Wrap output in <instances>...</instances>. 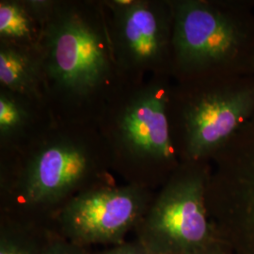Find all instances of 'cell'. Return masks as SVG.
<instances>
[{
	"mask_svg": "<svg viewBox=\"0 0 254 254\" xmlns=\"http://www.w3.org/2000/svg\"><path fill=\"white\" fill-rule=\"evenodd\" d=\"M41 254H87L82 246L70 240H53L42 247Z\"/></svg>",
	"mask_w": 254,
	"mask_h": 254,
	"instance_id": "cell-13",
	"label": "cell"
},
{
	"mask_svg": "<svg viewBox=\"0 0 254 254\" xmlns=\"http://www.w3.org/2000/svg\"><path fill=\"white\" fill-rule=\"evenodd\" d=\"M254 114V86L201 92L183 112L186 154L193 160L222 149Z\"/></svg>",
	"mask_w": 254,
	"mask_h": 254,
	"instance_id": "cell-7",
	"label": "cell"
},
{
	"mask_svg": "<svg viewBox=\"0 0 254 254\" xmlns=\"http://www.w3.org/2000/svg\"><path fill=\"white\" fill-rule=\"evenodd\" d=\"M168 93L151 84L136 91L121 109L113 129L119 152L136 162H163L173 158L168 119Z\"/></svg>",
	"mask_w": 254,
	"mask_h": 254,
	"instance_id": "cell-8",
	"label": "cell"
},
{
	"mask_svg": "<svg viewBox=\"0 0 254 254\" xmlns=\"http://www.w3.org/2000/svg\"><path fill=\"white\" fill-rule=\"evenodd\" d=\"M201 251H202V250H200V251H199V252H197V253H194V254H201Z\"/></svg>",
	"mask_w": 254,
	"mask_h": 254,
	"instance_id": "cell-15",
	"label": "cell"
},
{
	"mask_svg": "<svg viewBox=\"0 0 254 254\" xmlns=\"http://www.w3.org/2000/svg\"><path fill=\"white\" fill-rule=\"evenodd\" d=\"M171 6L172 47L183 71L202 72L237 56L244 34L226 13L202 1H178Z\"/></svg>",
	"mask_w": 254,
	"mask_h": 254,
	"instance_id": "cell-4",
	"label": "cell"
},
{
	"mask_svg": "<svg viewBox=\"0 0 254 254\" xmlns=\"http://www.w3.org/2000/svg\"><path fill=\"white\" fill-rule=\"evenodd\" d=\"M109 30L115 64L126 70L142 71L162 64L172 46L173 12L148 1L114 0L109 4Z\"/></svg>",
	"mask_w": 254,
	"mask_h": 254,
	"instance_id": "cell-5",
	"label": "cell"
},
{
	"mask_svg": "<svg viewBox=\"0 0 254 254\" xmlns=\"http://www.w3.org/2000/svg\"><path fill=\"white\" fill-rule=\"evenodd\" d=\"M94 170L90 149L68 137L51 139L38 147L20 175L19 190L25 203L52 205L79 189Z\"/></svg>",
	"mask_w": 254,
	"mask_h": 254,
	"instance_id": "cell-6",
	"label": "cell"
},
{
	"mask_svg": "<svg viewBox=\"0 0 254 254\" xmlns=\"http://www.w3.org/2000/svg\"><path fill=\"white\" fill-rule=\"evenodd\" d=\"M46 80L39 49L1 43L0 83L3 90L25 98H40Z\"/></svg>",
	"mask_w": 254,
	"mask_h": 254,
	"instance_id": "cell-9",
	"label": "cell"
},
{
	"mask_svg": "<svg viewBox=\"0 0 254 254\" xmlns=\"http://www.w3.org/2000/svg\"><path fill=\"white\" fill-rule=\"evenodd\" d=\"M43 29L25 1L0 2L1 43L39 49Z\"/></svg>",
	"mask_w": 254,
	"mask_h": 254,
	"instance_id": "cell-10",
	"label": "cell"
},
{
	"mask_svg": "<svg viewBox=\"0 0 254 254\" xmlns=\"http://www.w3.org/2000/svg\"><path fill=\"white\" fill-rule=\"evenodd\" d=\"M109 33L78 8L57 4L39 45L46 80L76 98L99 90L115 64Z\"/></svg>",
	"mask_w": 254,
	"mask_h": 254,
	"instance_id": "cell-1",
	"label": "cell"
},
{
	"mask_svg": "<svg viewBox=\"0 0 254 254\" xmlns=\"http://www.w3.org/2000/svg\"><path fill=\"white\" fill-rule=\"evenodd\" d=\"M200 175L171 182L138 225V242L152 254H192L203 250L209 226Z\"/></svg>",
	"mask_w": 254,
	"mask_h": 254,
	"instance_id": "cell-2",
	"label": "cell"
},
{
	"mask_svg": "<svg viewBox=\"0 0 254 254\" xmlns=\"http://www.w3.org/2000/svg\"><path fill=\"white\" fill-rule=\"evenodd\" d=\"M101 254H152L138 241L136 243H120Z\"/></svg>",
	"mask_w": 254,
	"mask_h": 254,
	"instance_id": "cell-14",
	"label": "cell"
},
{
	"mask_svg": "<svg viewBox=\"0 0 254 254\" xmlns=\"http://www.w3.org/2000/svg\"><path fill=\"white\" fill-rule=\"evenodd\" d=\"M27 98L6 90L0 91V138L7 142L25 131L30 121Z\"/></svg>",
	"mask_w": 254,
	"mask_h": 254,
	"instance_id": "cell-11",
	"label": "cell"
},
{
	"mask_svg": "<svg viewBox=\"0 0 254 254\" xmlns=\"http://www.w3.org/2000/svg\"><path fill=\"white\" fill-rule=\"evenodd\" d=\"M147 210V194L138 186L101 187L73 195L60 218L69 240L77 245H118Z\"/></svg>",
	"mask_w": 254,
	"mask_h": 254,
	"instance_id": "cell-3",
	"label": "cell"
},
{
	"mask_svg": "<svg viewBox=\"0 0 254 254\" xmlns=\"http://www.w3.org/2000/svg\"><path fill=\"white\" fill-rule=\"evenodd\" d=\"M39 249L33 243L22 236L2 232L0 238V254H41Z\"/></svg>",
	"mask_w": 254,
	"mask_h": 254,
	"instance_id": "cell-12",
	"label": "cell"
}]
</instances>
